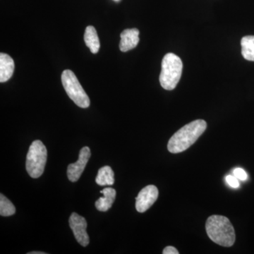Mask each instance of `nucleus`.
Masks as SVG:
<instances>
[{
  "instance_id": "dca6fc26",
  "label": "nucleus",
  "mask_w": 254,
  "mask_h": 254,
  "mask_svg": "<svg viewBox=\"0 0 254 254\" xmlns=\"http://www.w3.org/2000/svg\"><path fill=\"white\" fill-rule=\"evenodd\" d=\"M226 180L227 183L228 184L229 186L232 187V188L237 189L240 187V182L238 181V179L235 176H232V175H228L225 178Z\"/></svg>"
},
{
  "instance_id": "9b49d317",
  "label": "nucleus",
  "mask_w": 254,
  "mask_h": 254,
  "mask_svg": "<svg viewBox=\"0 0 254 254\" xmlns=\"http://www.w3.org/2000/svg\"><path fill=\"white\" fill-rule=\"evenodd\" d=\"M100 193H103L104 196L101 197L95 202V207L99 211H108L111 208L115 198H116V190L113 188H105L102 190Z\"/></svg>"
},
{
  "instance_id": "423d86ee",
  "label": "nucleus",
  "mask_w": 254,
  "mask_h": 254,
  "mask_svg": "<svg viewBox=\"0 0 254 254\" xmlns=\"http://www.w3.org/2000/svg\"><path fill=\"white\" fill-rule=\"evenodd\" d=\"M86 219L76 213L71 214L69 218V226L72 230L75 238L83 247L89 245V237L86 232Z\"/></svg>"
},
{
  "instance_id": "39448f33",
  "label": "nucleus",
  "mask_w": 254,
  "mask_h": 254,
  "mask_svg": "<svg viewBox=\"0 0 254 254\" xmlns=\"http://www.w3.org/2000/svg\"><path fill=\"white\" fill-rule=\"evenodd\" d=\"M62 83L70 99L81 108L90 106V99L76 75L71 70H64L62 74Z\"/></svg>"
},
{
  "instance_id": "f8f14e48",
  "label": "nucleus",
  "mask_w": 254,
  "mask_h": 254,
  "mask_svg": "<svg viewBox=\"0 0 254 254\" xmlns=\"http://www.w3.org/2000/svg\"><path fill=\"white\" fill-rule=\"evenodd\" d=\"M84 41L86 46L92 53L96 54L100 50V40L96 30L93 26H89L86 28L84 33Z\"/></svg>"
},
{
  "instance_id": "0eeeda50",
  "label": "nucleus",
  "mask_w": 254,
  "mask_h": 254,
  "mask_svg": "<svg viewBox=\"0 0 254 254\" xmlns=\"http://www.w3.org/2000/svg\"><path fill=\"white\" fill-rule=\"evenodd\" d=\"M158 190L154 185L144 187L136 198V208L139 213H144L153 204L158 197Z\"/></svg>"
},
{
  "instance_id": "4468645a",
  "label": "nucleus",
  "mask_w": 254,
  "mask_h": 254,
  "mask_svg": "<svg viewBox=\"0 0 254 254\" xmlns=\"http://www.w3.org/2000/svg\"><path fill=\"white\" fill-rule=\"evenodd\" d=\"M242 55L245 60L254 62V36H247L241 41Z\"/></svg>"
},
{
  "instance_id": "aec40b11",
  "label": "nucleus",
  "mask_w": 254,
  "mask_h": 254,
  "mask_svg": "<svg viewBox=\"0 0 254 254\" xmlns=\"http://www.w3.org/2000/svg\"><path fill=\"white\" fill-rule=\"evenodd\" d=\"M115 1H119V0H115Z\"/></svg>"
},
{
  "instance_id": "7ed1b4c3",
  "label": "nucleus",
  "mask_w": 254,
  "mask_h": 254,
  "mask_svg": "<svg viewBox=\"0 0 254 254\" xmlns=\"http://www.w3.org/2000/svg\"><path fill=\"white\" fill-rule=\"evenodd\" d=\"M183 64L181 59L173 53H168L162 61L160 83L164 89L172 91L176 88L181 78Z\"/></svg>"
},
{
  "instance_id": "a211bd4d",
  "label": "nucleus",
  "mask_w": 254,
  "mask_h": 254,
  "mask_svg": "<svg viewBox=\"0 0 254 254\" xmlns=\"http://www.w3.org/2000/svg\"><path fill=\"white\" fill-rule=\"evenodd\" d=\"M163 254H179L178 250L173 247H167L166 248L164 249Z\"/></svg>"
},
{
  "instance_id": "2eb2a0df",
  "label": "nucleus",
  "mask_w": 254,
  "mask_h": 254,
  "mask_svg": "<svg viewBox=\"0 0 254 254\" xmlns=\"http://www.w3.org/2000/svg\"><path fill=\"white\" fill-rule=\"evenodd\" d=\"M16 208L14 204L4 195H0V215L1 216L8 217L14 215Z\"/></svg>"
},
{
  "instance_id": "6e6552de",
  "label": "nucleus",
  "mask_w": 254,
  "mask_h": 254,
  "mask_svg": "<svg viewBox=\"0 0 254 254\" xmlns=\"http://www.w3.org/2000/svg\"><path fill=\"white\" fill-rule=\"evenodd\" d=\"M91 155V150L88 146L81 148L77 161L75 163L70 164L68 166L67 177L70 181L76 182L79 180Z\"/></svg>"
},
{
  "instance_id": "1a4fd4ad",
  "label": "nucleus",
  "mask_w": 254,
  "mask_h": 254,
  "mask_svg": "<svg viewBox=\"0 0 254 254\" xmlns=\"http://www.w3.org/2000/svg\"><path fill=\"white\" fill-rule=\"evenodd\" d=\"M139 31L137 28L125 30L120 35V49L122 52L129 51L136 48L139 43Z\"/></svg>"
},
{
  "instance_id": "f3484780",
  "label": "nucleus",
  "mask_w": 254,
  "mask_h": 254,
  "mask_svg": "<svg viewBox=\"0 0 254 254\" xmlns=\"http://www.w3.org/2000/svg\"><path fill=\"white\" fill-rule=\"evenodd\" d=\"M234 175H235L238 180H242V181H245V180H247V177H248L247 173L242 168L235 169V170H234Z\"/></svg>"
},
{
  "instance_id": "f257e3e1",
  "label": "nucleus",
  "mask_w": 254,
  "mask_h": 254,
  "mask_svg": "<svg viewBox=\"0 0 254 254\" xmlns=\"http://www.w3.org/2000/svg\"><path fill=\"white\" fill-rule=\"evenodd\" d=\"M207 128L204 120H197L182 127L170 138L168 148L172 153L185 151L198 140Z\"/></svg>"
},
{
  "instance_id": "20e7f679",
  "label": "nucleus",
  "mask_w": 254,
  "mask_h": 254,
  "mask_svg": "<svg viewBox=\"0 0 254 254\" xmlns=\"http://www.w3.org/2000/svg\"><path fill=\"white\" fill-rule=\"evenodd\" d=\"M48 151L46 145L40 140L31 143L26 157V170L32 178H38L44 173Z\"/></svg>"
},
{
  "instance_id": "9d476101",
  "label": "nucleus",
  "mask_w": 254,
  "mask_h": 254,
  "mask_svg": "<svg viewBox=\"0 0 254 254\" xmlns=\"http://www.w3.org/2000/svg\"><path fill=\"white\" fill-rule=\"evenodd\" d=\"M14 62L9 55L0 54V82L9 81L14 71Z\"/></svg>"
},
{
  "instance_id": "ddd939ff",
  "label": "nucleus",
  "mask_w": 254,
  "mask_h": 254,
  "mask_svg": "<svg viewBox=\"0 0 254 254\" xmlns=\"http://www.w3.org/2000/svg\"><path fill=\"white\" fill-rule=\"evenodd\" d=\"M95 182L100 186L113 185L115 182V175L113 170L109 166L103 167L98 170Z\"/></svg>"
},
{
  "instance_id": "f03ea898",
  "label": "nucleus",
  "mask_w": 254,
  "mask_h": 254,
  "mask_svg": "<svg viewBox=\"0 0 254 254\" xmlns=\"http://www.w3.org/2000/svg\"><path fill=\"white\" fill-rule=\"evenodd\" d=\"M207 235L213 242L225 247L235 244V229L229 219L222 215H212L205 223Z\"/></svg>"
},
{
  "instance_id": "6ab92c4d",
  "label": "nucleus",
  "mask_w": 254,
  "mask_h": 254,
  "mask_svg": "<svg viewBox=\"0 0 254 254\" xmlns=\"http://www.w3.org/2000/svg\"><path fill=\"white\" fill-rule=\"evenodd\" d=\"M46 253H45V252H29V253H28V254H46Z\"/></svg>"
}]
</instances>
